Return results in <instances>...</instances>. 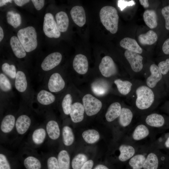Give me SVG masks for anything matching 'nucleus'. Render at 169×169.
Returning a JSON list of instances; mask_svg holds the SVG:
<instances>
[{
	"label": "nucleus",
	"mask_w": 169,
	"mask_h": 169,
	"mask_svg": "<svg viewBox=\"0 0 169 169\" xmlns=\"http://www.w3.org/2000/svg\"><path fill=\"white\" fill-rule=\"evenodd\" d=\"M131 106L137 116H141L153 112L157 106L160 99L156 93L145 84L135 82L129 95Z\"/></svg>",
	"instance_id": "nucleus-1"
},
{
	"label": "nucleus",
	"mask_w": 169,
	"mask_h": 169,
	"mask_svg": "<svg viewBox=\"0 0 169 169\" xmlns=\"http://www.w3.org/2000/svg\"><path fill=\"white\" fill-rule=\"evenodd\" d=\"M141 146L127 141L123 137L112 139L108 145L106 155L109 158L122 162H126L136 154Z\"/></svg>",
	"instance_id": "nucleus-2"
},
{
	"label": "nucleus",
	"mask_w": 169,
	"mask_h": 169,
	"mask_svg": "<svg viewBox=\"0 0 169 169\" xmlns=\"http://www.w3.org/2000/svg\"><path fill=\"white\" fill-rule=\"evenodd\" d=\"M159 132L139 120L122 137L127 141L140 146L151 144Z\"/></svg>",
	"instance_id": "nucleus-3"
},
{
	"label": "nucleus",
	"mask_w": 169,
	"mask_h": 169,
	"mask_svg": "<svg viewBox=\"0 0 169 169\" xmlns=\"http://www.w3.org/2000/svg\"><path fill=\"white\" fill-rule=\"evenodd\" d=\"M149 70L150 74L146 77L145 84L161 99L169 92V79L162 74L158 66L155 64L151 65Z\"/></svg>",
	"instance_id": "nucleus-4"
},
{
	"label": "nucleus",
	"mask_w": 169,
	"mask_h": 169,
	"mask_svg": "<svg viewBox=\"0 0 169 169\" xmlns=\"http://www.w3.org/2000/svg\"><path fill=\"white\" fill-rule=\"evenodd\" d=\"M136 115L131 106L122 107L120 114L112 129L113 139L121 138L128 132L135 124L134 123V119Z\"/></svg>",
	"instance_id": "nucleus-5"
},
{
	"label": "nucleus",
	"mask_w": 169,
	"mask_h": 169,
	"mask_svg": "<svg viewBox=\"0 0 169 169\" xmlns=\"http://www.w3.org/2000/svg\"><path fill=\"white\" fill-rule=\"evenodd\" d=\"M99 15L101 22L106 29L112 34L116 33L119 18L116 9L111 6H104L100 9Z\"/></svg>",
	"instance_id": "nucleus-6"
},
{
	"label": "nucleus",
	"mask_w": 169,
	"mask_h": 169,
	"mask_svg": "<svg viewBox=\"0 0 169 169\" xmlns=\"http://www.w3.org/2000/svg\"><path fill=\"white\" fill-rule=\"evenodd\" d=\"M140 120L160 132L169 129V116L152 112L140 116Z\"/></svg>",
	"instance_id": "nucleus-7"
},
{
	"label": "nucleus",
	"mask_w": 169,
	"mask_h": 169,
	"mask_svg": "<svg viewBox=\"0 0 169 169\" xmlns=\"http://www.w3.org/2000/svg\"><path fill=\"white\" fill-rule=\"evenodd\" d=\"M17 36L26 52L32 51L36 48L38 44L37 33L33 27L28 26L20 29L17 33Z\"/></svg>",
	"instance_id": "nucleus-8"
},
{
	"label": "nucleus",
	"mask_w": 169,
	"mask_h": 169,
	"mask_svg": "<svg viewBox=\"0 0 169 169\" xmlns=\"http://www.w3.org/2000/svg\"><path fill=\"white\" fill-rule=\"evenodd\" d=\"M169 160V156L151 144L143 166V169H158L161 162Z\"/></svg>",
	"instance_id": "nucleus-9"
},
{
	"label": "nucleus",
	"mask_w": 169,
	"mask_h": 169,
	"mask_svg": "<svg viewBox=\"0 0 169 169\" xmlns=\"http://www.w3.org/2000/svg\"><path fill=\"white\" fill-rule=\"evenodd\" d=\"M74 155L71 161V164L73 169H80L83 165L89 159L91 155H95V146H80Z\"/></svg>",
	"instance_id": "nucleus-10"
},
{
	"label": "nucleus",
	"mask_w": 169,
	"mask_h": 169,
	"mask_svg": "<svg viewBox=\"0 0 169 169\" xmlns=\"http://www.w3.org/2000/svg\"><path fill=\"white\" fill-rule=\"evenodd\" d=\"M80 135L83 143L87 146H95L104 138L103 133L99 129L93 128L83 129Z\"/></svg>",
	"instance_id": "nucleus-11"
},
{
	"label": "nucleus",
	"mask_w": 169,
	"mask_h": 169,
	"mask_svg": "<svg viewBox=\"0 0 169 169\" xmlns=\"http://www.w3.org/2000/svg\"><path fill=\"white\" fill-rule=\"evenodd\" d=\"M82 101L85 113L88 116L96 115L102 108L101 102L90 94L85 95L82 98Z\"/></svg>",
	"instance_id": "nucleus-12"
},
{
	"label": "nucleus",
	"mask_w": 169,
	"mask_h": 169,
	"mask_svg": "<svg viewBox=\"0 0 169 169\" xmlns=\"http://www.w3.org/2000/svg\"><path fill=\"white\" fill-rule=\"evenodd\" d=\"M151 144L141 146L136 154L129 160L128 164L131 169L143 168Z\"/></svg>",
	"instance_id": "nucleus-13"
},
{
	"label": "nucleus",
	"mask_w": 169,
	"mask_h": 169,
	"mask_svg": "<svg viewBox=\"0 0 169 169\" xmlns=\"http://www.w3.org/2000/svg\"><path fill=\"white\" fill-rule=\"evenodd\" d=\"M43 31L45 35L50 38H58L60 36V32L57 27L56 22L51 13H47L44 16Z\"/></svg>",
	"instance_id": "nucleus-14"
},
{
	"label": "nucleus",
	"mask_w": 169,
	"mask_h": 169,
	"mask_svg": "<svg viewBox=\"0 0 169 169\" xmlns=\"http://www.w3.org/2000/svg\"><path fill=\"white\" fill-rule=\"evenodd\" d=\"M122 107L120 102H113L109 105L105 113V120L109 123L108 128L112 133V129L120 114Z\"/></svg>",
	"instance_id": "nucleus-15"
},
{
	"label": "nucleus",
	"mask_w": 169,
	"mask_h": 169,
	"mask_svg": "<svg viewBox=\"0 0 169 169\" xmlns=\"http://www.w3.org/2000/svg\"><path fill=\"white\" fill-rule=\"evenodd\" d=\"M99 69L102 75L106 78L113 76L117 73V69L115 63L108 56L102 58L99 65Z\"/></svg>",
	"instance_id": "nucleus-16"
},
{
	"label": "nucleus",
	"mask_w": 169,
	"mask_h": 169,
	"mask_svg": "<svg viewBox=\"0 0 169 169\" xmlns=\"http://www.w3.org/2000/svg\"><path fill=\"white\" fill-rule=\"evenodd\" d=\"M124 55L133 72L137 73L141 71L143 68V58L140 54L126 50Z\"/></svg>",
	"instance_id": "nucleus-17"
},
{
	"label": "nucleus",
	"mask_w": 169,
	"mask_h": 169,
	"mask_svg": "<svg viewBox=\"0 0 169 169\" xmlns=\"http://www.w3.org/2000/svg\"><path fill=\"white\" fill-rule=\"evenodd\" d=\"M151 144L169 156V129L158 133Z\"/></svg>",
	"instance_id": "nucleus-18"
},
{
	"label": "nucleus",
	"mask_w": 169,
	"mask_h": 169,
	"mask_svg": "<svg viewBox=\"0 0 169 169\" xmlns=\"http://www.w3.org/2000/svg\"><path fill=\"white\" fill-rule=\"evenodd\" d=\"M65 81L61 75L58 73H54L49 77L48 82V88L52 93L60 91L65 87Z\"/></svg>",
	"instance_id": "nucleus-19"
},
{
	"label": "nucleus",
	"mask_w": 169,
	"mask_h": 169,
	"mask_svg": "<svg viewBox=\"0 0 169 169\" xmlns=\"http://www.w3.org/2000/svg\"><path fill=\"white\" fill-rule=\"evenodd\" d=\"M62 59L61 54L58 52L52 53L47 56L41 64L42 69L44 71L50 70L58 66Z\"/></svg>",
	"instance_id": "nucleus-20"
},
{
	"label": "nucleus",
	"mask_w": 169,
	"mask_h": 169,
	"mask_svg": "<svg viewBox=\"0 0 169 169\" xmlns=\"http://www.w3.org/2000/svg\"><path fill=\"white\" fill-rule=\"evenodd\" d=\"M73 66L74 69L78 74H85L88 71L89 67L86 57L81 54H77L74 59Z\"/></svg>",
	"instance_id": "nucleus-21"
},
{
	"label": "nucleus",
	"mask_w": 169,
	"mask_h": 169,
	"mask_svg": "<svg viewBox=\"0 0 169 169\" xmlns=\"http://www.w3.org/2000/svg\"><path fill=\"white\" fill-rule=\"evenodd\" d=\"M85 113L83 105L80 103L76 102L73 104L69 115L73 122L78 123L83 120Z\"/></svg>",
	"instance_id": "nucleus-22"
},
{
	"label": "nucleus",
	"mask_w": 169,
	"mask_h": 169,
	"mask_svg": "<svg viewBox=\"0 0 169 169\" xmlns=\"http://www.w3.org/2000/svg\"><path fill=\"white\" fill-rule=\"evenodd\" d=\"M70 13L73 21L78 26L81 27L85 24L86 17L85 10L82 6L73 7L70 10Z\"/></svg>",
	"instance_id": "nucleus-23"
},
{
	"label": "nucleus",
	"mask_w": 169,
	"mask_h": 169,
	"mask_svg": "<svg viewBox=\"0 0 169 169\" xmlns=\"http://www.w3.org/2000/svg\"><path fill=\"white\" fill-rule=\"evenodd\" d=\"M130 79H131L122 80L117 79L114 80V83L116 85L118 91L121 95H130L132 92L135 82L130 80Z\"/></svg>",
	"instance_id": "nucleus-24"
},
{
	"label": "nucleus",
	"mask_w": 169,
	"mask_h": 169,
	"mask_svg": "<svg viewBox=\"0 0 169 169\" xmlns=\"http://www.w3.org/2000/svg\"><path fill=\"white\" fill-rule=\"evenodd\" d=\"M61 134L63 143L65 146L69 147L74 144L75 136L74 131L71 127L68 125L64 126Z\"/></svg>",
	"instance_id": "nucleus-25"
},
{
	"label": "nucleus",
	"mask_w": 169,
	"mask_h": 169,
	"mask_svg": "<svg viewBox=\"0 0 169 169\" xmlns=\"http://www.w3.org/2000/svg\"><path fill=\"white\" fill-rule=\"evenodd\" d=\"M30 118L26 115L23 114L19 116L15 122V128L18 134L22 135L28 130L31 124Z\"/></svg>",
	"instance_id": "nucleus-26"
},
{
	"label": "nucleus",
	"mask_w": 169,
	"mask_h": 169,
	"mask_svg": "<svg viewBox=\"0 0 169 169\" xmlns=\"http://www.w3.org/2000/svg\"><path fill=\"white\" fill-rule=\"evenodd\" d=\"M46 128L47 133L51 140H56L59 138L61 131L57 121L53 120H49Z\"/></svg>",
	"instance_id": "nucleus-27"
},
{
	"label": "nucleus",
	"mask_w": 169,
	"mask_h": 169,
	"mask_svg": "<svg viewBox=\"0 0 169 169\" xmlns=\"http://www.w3.org/2000/svg\"><path fill=\"white\" fill-rule=\"evenodd\" d=\"M36 99L39 104L46 106L54 103L56 98L55 96L50 91L45 90H42L37 94Z\"/></svg>",
	"instance_id": "nucleus-28"
},
{
	"label": "nucleus",
	"mask_w": 169,
	"mask_h": 169,
	"mask_svg": "<svg viewBox=\"0 0 169 169\" xmlns=\"http://www.w3.org/2000/svg\"><path fill=\"white\" fill-rule=\"evenodd\" d=\"M10 44L14 54L17 58H22L26 56V51L18 37L12 36L10 40Z\"/></svg>",
	"instance_id": "nucleus-29"
},
{
	"label": "nucleus",
	"mask_w": 169,
	"mask_h": 169,
	"mask_svg": "<svg viewBox=\"0 0 169 169\" xmlns=\"http://www.w3.org/2000/svg\"><path fill=\"white\" fill-rule=\"evenodd\" d=\"M120 46L127 50L133 51L139 54L142 52V49L136 41L128 37L122 39L120 43Z\"/></svg>",
	"instance_id": "nucleus-30"
},
{
	"label": "nucleus",
	"mask_w": 169,
	"mask_h": 169,
	"mask_svg": "<svg viewBox=\"0 0 169 169\" xmlns=\"http://www.w3.org/2000/svg\"><path fill=\"white\" fill-rule=\"evenodd\" d=\"M16 90L21 93L24 92L28 87V82L26 75L22 71H18L16 73L14 82Z\"/></svg>",
	"instance_id": "nucleus-31"
},
{
	"label": "nucleus",
	"mask_w": 169,
	"mask_h": 169,
	"mask_svg": "<svg viewBox=\"0 0 169 169\" xmlns=\"http://www.w3.org/2000/svg\"><path fill=\"white\" fill-rule=\"evenodd\" d=\"M16 122L15 118L12 114H8L2 119L0 125L1 131L5 133L10 132L13 130Z\"/></svg>",
	"instance_id": "nucleus-32"
},
{
	"label": "nucleus",
	"mask_w": 169,
	"mask_h": 169,
	"mask_svg": "<svg viewBox=\"0 0 169 169\" xmlns=\"http://www.w3.org/2000/svg\"><path fill=\"white\" fill-rule=\"evenodd\" d=\"M57 158L60 169H70V157L67 150L62 149L60 150Z\"/></svg>",
	"instance_id": "nucleus-33"
},
{
	"label": "nucleus",
	"mask_w": 169,
	"mask_h": 169,
	"mask_svg": "<svg viewBox=\"0 0 169 169\" xmlns=\"http://www.w3.org/2000/svg\"><path fill=\"white\" fill-rule=\"evenodd\" d=\"M55 19L57 27L60 32H66L69 25V19L67 13L64 11H60L55 15Z\"/></svg>",
	"instance_id": "nucleus-34"
},
{
	"label": "nucleus",
	"mask_w": 169,
	"mask_h": 169,
	"mask_svg": "<svg viewBox=\"0 0 169 169\" xmlns=\"http://www.w3.org/2000/svg\"><path fill=\"white\" fill-rule=\"evenodd\" d=\"M143 19L146 24L149 28L153 29L157 25V17L155 11L153 10L147 9L144 12Z\"/></svg>",
	"instance_id": "nucleus-35"
},
{
	"label": "nucleus",
	"mask_w": 169,
	"mask_h": 169,
	"mask_svg": "<svg viewBox=\"0 0 169 169\" xmlns=\"http://www.w3.org/2000/svg\"><path fill=\"white\" fill-rule=\"evenodd\" d=\"M139 42L143 45H151L156 42L158 39L157 34L153 31L150 30L145 33L138 36Z\"/></svg>",
	"instance_id": "nucleus-36"
},
{
	"label": "nucleus",
	"mask_w": 169,
	"mask_h": 169,
	"mask_svg": "<svg viewBox=\"0 0 169 169\" xmlns=\"http://www.w3.org/2000/svg\"><path fill=\"white\" fill-rule=\"evenodd\" d=\"M46 130L43 128L35 129L33 132L32 139L33 143L36 145H39L44 141L46 136Z\"/></svg>",
	"instance_id": "nucleus-37"
},
{
	"label": "nucleus",
	"mask_w": 169,
	"mask_h": 169,
	"mask_svg": "<svg viewBox=\"0 0 169 169\" xmlns=\"http://www.w3.org/2000/svg\"><path fill=\"white\" fill-rule=\"evenodd\" d=\"M6 16L8 23L14 28H18L21 24V18L19 13H15L13 11H8L7 13Z\"/></svg>",
	"instance_id": "nucleus-38"
},
{
	"label": "nucleus",
	"mask_w": 169,
	"mask_h": 169,
	"mask_svg": "<svg viewBox=\"0 0 169 169\" xmlns=\"http://www.w3.org/2000/svg\"><path fill=\"white\" fill-rule=\"evenodd\" d=\"M24 165L27 169H41V164L40 161L36 157L29 156L25 159Z\"/></svg>",
	"instance_id": "nucleus-39"
},
{
	"label": "nucleus",
	"mask_w": 169,
	"mask_h": 169,
	"mask_svg": "<svg viewBox=\"0 0 169 169\" xmlns=\"http://www.w3.org/2000/svg\"><path fill=\"white\" fill-rule=\"evenodd\" d=\"M91 88L93 92L98 95H104L108 90L107 85L104 82L101 81L93 83L92 85Z\"/></svg>",
	"instance_id": "nucleus-40"
},
{
	"label": "nucleus",
	"mask_w": 169,
	"mask_h": 169,
	"mask_svg": "<svg viewBox=\"0 0 169 169\" xmlns=\"http://www.w3.org/2000/svg\"><path fill=\"white\" fill-rule=\"evenodd\" d=\"M72 105L71 95L69 94H66L64 97L61 103L62 110L65 115H69Z\"/></svg>",
	"instance_id": "nucleus-41"
},
{
	"label": "nucleus",
	"mask_w": 169,
	"mask_h": 169,
	"mask_svg": "<svg viewBox=\"0 0 169 169\" xmlns=\"http://www.w3.org/2000/svg\"><path fill=\"white\" fill-rule=\"evenodd\" d=\"M2 70L4 74L10 78L15 79L16 77V69L13 64H9L7 63H3L2 66Z\"/></svg>",
	"instance_id": "nucleus-42"
},
{
	"label": "nucleus",
	"mask_w": 169,
	"mask_h": 169,
	"mask_svg": "<svg viewBox=\"0 0 169 169\" xmlns=\"http://www.w3.org/2000/svg\"><path fill=\"white\" fill-rule=\"evenodd\" d=\"M0 88L3 92H8L12 89V85L8 78L4 74H0Z\"/></svg>",
	"instance_id": "nucleus-43"
},
{
	"label": "nucleus",
	"mask_w": 169,
	"mask_h": 169,
	"mask_svg": "<svg viewBox=\"0 0 169 169\" xmlns=\"http://www.w3.org/2000/svg\"><path fill=\"white\" fill-rule=\"evenodd\" d=\"M157 66L162 74L169 79L167 76L169 74V58L160 62Z\"/></svg>",
	"instance_id": "nucleus-44"
},
{
	"label": "nucleus",
	"mask_w": 169,
	"mask_h": 169,
	"mask_svg": "<svg viewBox=\"0 0 169 169\" xmlns=\"http://www.w3.org/2000/svg\"><path fill=\"white\" fill-rule=\"evenodd\" d=\"M47 166L48 169H60L57 157L55 156H51L48 158Z\"/></svg>",
	"instance_id": "nucleus-45"
},
{
	"label": "nucleus",
	"mask_w": 169,
	"mask_h": 169,
	"mask_svg": "<svg viewBox=\"0 0 169 169\" xmlns=\"http://www.w3.org/2000/svg\"><path fill=\"white\" fill-rule=\"evenodd\" d=\"M162 15L165 20V26L166 29L169 30V6L163 7L161 11Z\"/></svg>",
	"instance_id": "nucleus-46"
},
{
	"label": "nucleus",
	"mask_w": 169,
	"mask_h": 169,
	"mask_svg": "<svg viewBox=\"0 0 169 169\" xmlns=\"http://www.w3.org/2000/svg\"><path fill=\"white\" fill-rule=\"evenodd\" d=\"M136 4L134 0L127 1L119 0L118 1V6L120 10L122 11L125 8L128 6H132Z\"/></svg>",
	"instance_id": "nucleus-47"
},
{
	"label": "nucleus",
	"mask_w": 169,
	"mask_h": 169,
	"mask_svg": "<svg viewBox=\"0 0 169 169\" xmlns=\"http://www.w3.org/2000/svg\"><path fill=\"white\" fill-rule=\"evenodd\" d=\"M0 169H11L7 157L1 153L0 154Z\"/></svg>",
	"instance_id": "nucleus-48"
},
{
	"label": "nucleus",
	"mask_w": 169,
	"mask_h": 169,
	"mask_svg": "<svg viewBox=\"0 0 169 169\" xmlns=\"http://www.w3.org/2000/svg\"><path fill=\"white\" fill-rule=\"evenodd\" d=\"M35 8L38 10L41 9L44 7L45 1L44 0H32Z\"/></svg>",
	"instance_id": "nucleus-49"
},
{
	"label": "nucleus",
	"mask_w": 169,
	"mask_h": 169,
	"mask_svg": "<svg viewBox=\"0 0 169 169\" xmlns=\"http://www.w3.org/2000/svg\"><path fill=\"white\" fill-rule=\"evenodd\" d=\"M162 50L165 54H169V38L166 39L164 42L162 46Z\"/></svg>",
	"instance_id": "nucleus-50"
},
{
	"label": "nucleus",
	"mask_w": 169,
	"mask_h": 169,
	"mask_svg": "<svg viewBox=\"0 0 169 169\" xmlns=\"http://www.w3.org/2000/svg\"><path fill=\"white\" fill-rule=\"evenodd\" d=\"M94 164V161L92 159L88 160L80 169H92Z\"/></svg>",
	"instance_id": "nucleus-51"
},
{
	"label": "nucleus",
	"mask_w": 169,
	"mask_h": 169,
	"mask_svg": "<svg viewBox=\"0 0 169 169\" xmlns=\"http://www.w3.org/2000/svg\"><path fill=\"white\" fill-rule=\"evenodd\" d=\"M15 3L18 6H22L24 4L29 2V0H14Z\"/></svg>",
	"instance_id": "nucleus-52"
},
{
	"label": "nucleus",
	"mask_w": 169,
	"mask_h": 169,
	"mask_svg": "<svg viewBox=\"0 0 169 169\" xmlns=\"http://www.w3.org/2000/svg\"><path fill=\"white\" fill-rule=\"evenodd\" d=\"M162 110L169 116V101L165 104L162 107Z\"/></svg>",
	"instance_id": "nucleus-53"
},
{
	"label": "nucleus",
	"mask_w": 169,
	"mask_h": 169,
	"mask_svg": "<svg viewBox=\"0 0 169 169\" xmlns=\"http://www.w3.org/2000/svg\"><path fill=\"white\" fill-rule=\"evenodd\" d=\"M139 1L141 4L143 6L144 8H147L149 7V3L148 0H140Z\"/></svg>",
	"instance_id": "nucleus-54"
},
{
	"label": "nucleus",
	"mask_w": 169,
	"mask_h": 169,
	"mask_svg": "<svg viewBox=\"0 0 169 169\" xmlns=\"http://www.w3.org/2000/svg\"><path fill=\"white\" fill-rule=\"evenodd\" d=\"M93 169H109V168L104 165L100 164L96 165Z\"/></svg>",
	"instance_id": "nucleus-55"
},
{
	"label": "nucleus",
	"mask_w": 169,
	"mask_h": 169,
	"mask_svg": "<svg viewBox=\"0 0 169 169\" xmlns=\"http://www.w3.org/2000/svg\"><path fill=\"white\" fill-rule=\"evenodd\" d=\"M12 0H0V7H1L6 4L8 3H12Z\"/></svg>",
	"instance_id": "nucleus-56"
},
{
	"label": "nucleus",
	"mask_w": 169,
	"mask_h": 169,
	"mask_svg": "<svg viewBox=\"0 0 169 169\" xmlns=\"http://www.w3.org/2000/svg\"><path fill=\"white\" fill-rule=\"evenodd\" d=\"M4 37V33L3 30L1 27H0V41L3 39Z\"/></svg>",
	"instance_id": "nucleus-57"
},
{
	"label": "nucleus",
	"mask_w": 169,
	"mask_h": 169,
	"mask_svg": "<svg viewBox=\"0 0 169 169\" xmlns=\"http://www.w3.org/2000/svg\"></svg>",
	"instance_id": "nucleus-58"
}]
</instances>
